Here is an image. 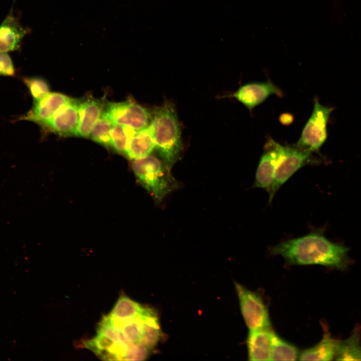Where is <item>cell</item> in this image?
I'll return each instance as SVG.
<instances>
[{"label":"cell","instance_id":"cell-6","mask_svg":"<svg viewBox=\"0 0 361 361\" xmlns=\"http://www.w3.org/2000/svg\"><path fill=\"white\" fill-rule=\"evenodd\" d=\"M234 284L241 314L249 330L270 328L268 310L262 297L237 282Z\"/></svg>","mask_w":361,"mask_h":361},{"label":"cell","instance_id":"cell-8","mask_svg":"<svg viewBox=\"0 0 361 361\" xmlns=\"http://www.w3.org/2000/svg\"><path fill=\"white\" fill-rule=\"evenodd\" d=\"M284 145L269 137L265 143L255 174L253 187L267 192L273 183L275 169Z\"/></svg>","mask_w":361,"mask_h":361},{"label":"cell","instance_id":"cell-11","mask_svg":"<svg viewBox=\"0 0 361 361\" xmlns=\"http://www.w3.org/2000/svg\"><path fill=\"white\" fill-rule=\"evenodd\" d=\"M79 103L72 99L62 105L55 113L46 126L61 134L74 135L79 122Z\"/></svg>","mask_w":361,"mask_h":361},{"label":"cell","instance_id":"cell-18","mask_svg":"<svg viewBox=\"0 0 361 361\" xmlns=\"http://www.w3.org/2000/svg\"><path fill=\"white\" fill-rule=\"evenodd\" d=\"M298 349L271 331V360H295L299 357Z\"/></svg>","mask_w":361,"mask_h":361},{"label":"cell","instance_id":"cell-4","mask_svg":"<svg viewBox=\"0 0 361 361\" xmlns=\"http://www.w3.org/2000/svg\"><path fill=\"white\" fill-rule=\"evenodd\" d=\"M312 152L295 144L284 145L282 154L275 169L274 179L269 190V203L280 188L299 169L306 164L316 162Z\"/></svg>","mask_w":361,"mask_h":361},{"label":"cell","instance_id":"cell-14","mask_svg":"<svg viewBox=\"0 0 361 361\" xmlns=\"http://www.w3.org/2000/svg\"><path fill=\"white\" fill-rule=\"evenodd\" d=\"M101 103L96 100H87L79 103V122L76 136L88 137L103 112Z\"/></svg>","mask_w":361,"mask_h":361},{"label":"cell","instance_id":"cell-22","mask_svg":"<svg viewBox=\"0 0 361 361\" xmlns=\"http://www.w3.org/2000/svg\"><path fill=\"white\" fill-rule=\"evenodd\" d=\"M23 81L28 88L34 101H37L49 93L48 84L38 77H25Z\"/></svg>","mask_w":361,"mask_h":361},{"label":"cell","instance_id":"cell-21","mask_svg":"<svg viewBox=\"0 0 361 361\" xmlns=\"http://www.w3.org/2000/svg\"><path fill=\"white\" fill-rule=\"evenodd\" d=\"M113 124L106 112L103 111L89 136L93 140L101 144L110 145V131Z\"/></svg>","mask_w":361,"mask_h":361},{"label":"cell","instance_id":"cell-3","mask_svg":"<svg viewBox=\"0 0 361 361\" xmlns=\"http://www.w3.org/2000/svg\"><path fill=\"white\" fill-rule=\"evenodd\" d=\"M132 169L142 185L156 203L161 202L178 186L170 168L151 155L133 160Z\"/></svg>","mask_w":361,"mask_h":361},{"label":"cell","instance_id":"cell-16","mask_svg":"<svg viewBox=\"0 0 361 361\" xmlns=\"http://www.w3.org/2000/svg\"><path fill=\"white\" fill-rule=\"evenodd\" d=\"M338 340L333 338L328 332L324 333L317 344L304 350L299 354L301 360H331L335 357Z\"/></svg>","mask_w":361,"mask_h":361},{"label":"cell","instance_id":"cell-2","mask_svg":"<svg viewBox=\"0 0 361 361\" xmlns=\"http://www.w3.org/2000/svg\"><path fill=\"white\" fill-rule=\"evenodd\" d=\"M155 148L164 163L171 168L178 159L182 146L181 131L172 105L166 103L152 115Z\"/></svg>","mask_w":361,"mask_h":361},{"label":"cell","instance_id":"cell-1","mask_svg":"<svg viewBox=\"0 0 361 361\" xmlns=\"http://www.w3.org/2000/svg\"><path fill=\"white\" fill-rule=\"evenodd\" d=\"M348 249L328 240L320 231L281 242L270 253L279 255L290 265H320L345 270L349 265Z\"/></svg>","mask_w":361,"mask_h":361},{"label":"cell","instance_id":"cell-24","mask_svg":"<svg viewBox=\"0 0 361 361\" xmlns=\"http://www.w3.org/2000/svg\"><path fill=\"white\" fill-rule=\"evenodd\" d=\"M279 120L283 124L288 125L292 122L293 118L289 113H283L280 116Z\"/></svg>","mask_w":361,"mask_h":361},{"label":"cell","instance_id":"cell-5","mask_svg":"<svg viewBox=\"0 0 361 361\" xmlns=\"http://www.w3.org/2000/svg\"><path fill=\"white\" fill-rule=\"evenodd\" d=\"M333 110V107L321 104L318 98L315 97L312 113L295 144L312 153H319L327 139V124Z\"/></svg>","mask_w":361,"mask_h":361},{"label":"cell","instance_id":"cell-12","mask_svg":"<svg viewBox=\"0 0 361 361\" xmlns=\"http://www.w3.org/2000/svg\"><path fill=\"white\" fill-rule=\"evenodd\" d=\"M28 30L10 13L0 25V53L18 49Z\"/></svg>","mask_w":361,"mask_h":361},{"label":"cell","instance_id":"cell-9","mask_svg":"<svg viewBox=\"0 0 361 361\" xmlns=\"http://www.w3.org/2000/svg\"><path fill=\"white\" fill-rule=\"evenodd\" d=\"M272 94L279 97L283 96L281 90L269 80L266 82L245 84L228 97L236 98L252 113L256 106L263 103Z\"/></svg>","mask_w":361,"mask_h":361},{"label":"cell","instance_id":"cell-7","mask_svg":"<svg viewBox=\"0 0 361 361\" xmlns=\"http://www.w3.org/2000/svg\"><path fill=\"white\" fill-rule=\"evenodd\" d=\"M114 124L138 130L148 126L152 114L149 110L132 100L110 102L104 110Z\"/></svg>","mask_w":361,"mask_h":361},{"label":"cell","instance_id":"cell-25","mask_svg":"<svg viewBox=\"0 0 361 361\" xmlns=\"http://www.w3.org/2000/svg\"><path fill=\"white\" fill-rule=\"evenodd\" d=\"M14 1H15V0H14Z\"/></svg>","mask_w":361,"mask_h":361},{"label":"cell","instance_id":"cell-13","mask_svg":"<svg viewBox=\"0 0 361 361\" xmlns=\"http://www.w3.org/2000/svg\"><path fill=\"white\" fill-rule=\"evenodd\" d=\"M270 328L250 329L246 344L249 360H271Z\"/></svg>","mask_w":361,"mask_h":361},{"label":"cell","instance_id":"cell-20","mask_svg":"<svg viewBox=\"0 0 361 361\" xmlns=\"http://www.w3.org/2000/svg\"><path fill=\"white\" fill-rule=\"evenodd\" d=\"M135 131L127 126L114 124L110 131V145L117 151L126 153Z\"/></svg>","mask_w":361,"mask_h":361},{"label":"cell","instance_id":"cell-10","mask_svg":"<svg viewBox=\"0 0 361 361\" xmlns=\"http://www.w3.org/2000/svg\"><path fill=\"white\" fill-rule=\"evenodd\" d=\"M72 99L61 93L49 92L40 100L35 101L31 110L20 119L46 125L57 110Z\"/></svg>","mask_w":361,"mask_h":361},{"label":"cell","instance_id":"cell-15","mask_svg":"<svg viewBox=\"0 0 361 361\" xmlns=\"http://www.w3.org/2000/svg\"><path fill=\"white\" fill-rule=\"evenodd\" d=\"M155 148L154 130L150 123L147 127L135 131L125 154L133 160L150 155Z\"/></svg>","mask_w":361,"mask_h":361},{"label":"cell","instance_id":"cell-19","mask_svg":"<svg viewBox=\"0 0 361 361\" xmlns=\"http://www.w3.org/2000/svg\"><path fill=\"white\" fill-rule=\"evenodd\" d=\"M147 308L123 295L119 297L108 315L121 319L134 318L143 313Z\"/></svg>","mask_w":361,"mask_h":361},{"label":"cell","instance_id":"cell-23","mask_svg":"<svg viewBox=\"0 0 361 361\" xmlns=\"http://www.w3.org/2000/svg\"><path fill=\"white\" fill-rule=\"evenodd\" d=\"M15 71L13 62L7 53H0V76H12Z\"/></svg>","mask_w":361,"mask_h":361},{"label":"cell","instance_id":"cell-17","mask_svg":"<svg viewBox=\"0 0 361 361\" xmlns=\"http://www.w3.org/2000/svg\"><path fill=\"white\" fill-rule=\"evenodd\" d=\"M360 330L357 327L346 339L337 341L335 360H361Z\"/></svg>","mask_w":361,"mask_h":361}]
</instances>
